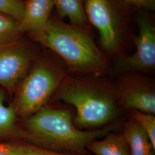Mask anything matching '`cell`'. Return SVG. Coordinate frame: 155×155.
I'll list each match as a JSON object with an SVG mask.
<instances>
[{"label": "cell", "mask_w": 155, "mask_h": 155, "mask_svg": "<svg viewBox=\"0 0 155 155\" xmlns=\"http://www.w3.org/2000/svg\"><path fill=\"white\" fill-rule=\"evenodd\" d=\"M56 92L59 100L75 109V125L81 129L107 125L119 115L116 84L103 77L68 74Z\"/></svg>", "instance_id": "1"}, {"label": "cell", "mask_w": 155, "mask_h": 155, "mask_svg": "<svg viewBox=\"0 0 155 155\" xmlns=\"http://www.w3.org/2000/svg\"><path fill=\"white\" fill-rule=\"evenodd\" d=\"M31 36L59 56L75 74L104 77L113 71L110 61L85 27L50 19L45 28Z\"/></svg>", "instance_id": "2"}, {"label": "cell", "mask_w": 155, "mask_h": 155, "mask_svg": "<svg viewBox=\"0 0 155 155\" xmlns=\"http://www.w3.org/2000/svg\"><path fill=\"white\" fill-rule=\"evenodd\" d=\"M117 126L113 122L102 129L84 130L75 125L70 111L47 106L26 117L24 122L25 137L31 145L63 153H88L89 143Z\"/></svg>", "instance_id": "3"}, {"label": "cell", "mask_w": 155, "mask_h": 155, "mask_svg": "<svg viewBox=\"0 0 155 155\" xmlns=\"http://www.w3.org/2000/svg\"><path fill=\"white\" fill-rule=\"evenodd\" d=\"M66 67L40 61L33 66L20 86L15 106L17 114L28 117L45 106L67 75Z\"/></svg>", "instance_id": "4"}, {"label": "cell", "mask_w": 155, "mask_h": 155, "mask_svg": "<svg viewBox=\"0 0 155 155\" xmlns=\"http://www.w3.org/2000/svg\"><path fill=\"white\" fill-rule=\"evenodd\" d=\"M116 0H85L84 11L99 32L101 44L109 53L116 52L124 33L122 11Z\"/></svg>", "instance_id": "5"}, {"label": "cell", "mask_w": 155, "mask_h": 155, "mask_svg": "<svg viewBox=\"0 0 155 155\" xmlns=\"http://www.w3.org/2000/svg\"><path fill=\"white\" fill-rule=\"evenodd\" d=\"M121 108L155 114V84L153 79L141 73H121L116 83Z\"/></svg>", "instance_id": "6"}, {"label": "cell", "mask_w": 155, "mask_h": 155, "mask_svg": "<svg viewBox=\"0 0 155 155\" xmlns=\"http://www.w3.org/2000/svg\"><path fill=\"white\" fill-rule=\"evenodd\" d=\"M139 34L136 39V51L133 54L120 58L114 67L119 73L152 71L155 68V28L145 15L137 20Z\"/></svg>", "instance_id": "7"}, {"label": "cell", "mask_w": 155, "mask_h": 155, "mask_svg": "<svg viewBox=\"0 0 155 155\" xmlns=\"http://www.w3.org/2000/svg\"><path fill=\"white\" fill-rule=\"evenodd\" d=\"M33 58L32 51L26 45L15 43L0 47V85L13 90Z\"/></svg>", "instance_id": "8"}, {"label": "cell", "mask_w": 155, "mask_h": 155, "mask_svg": "<svg viewBox=\"0 0 155 155\" xmlns=\"http://www.w3.org/2000/svg\"><path fill=\"white\" fill-rule=\"evenodd\" d=\"M54 6L52 0H28L21 21L24 31L34 33L45 28Z\"/></svg>", "instance_id": "9"}, {"label": "cell", "mask_w": 155, "mask_h": 155, "mask_svg": "<svg viewBox=\"0 0 155 155\" xmlns=\"http://www.w3.org/2000/svg\"><path fill=\"white\" fill-rule=\"evenodd\" d=\"M122 133L127 139L130 155H155V149L147 133L133 118L125 122Z\"/></svg>", "instance_id": "10"}, {"label": "cell", "mask_w": 155, "mask_h": 155, "mask_svg": "<svg viewBox=\"0 0 155 155\" xmlns=\"http://www.w3.org/2000/svg\"><path fill=\"white\" fill-rule=\"evenodd\" d=\"M102 138L91 141L87 145V150L95 155H130L129 145L124 133L113 130Z\"/></svg>", "instance_id": "11"}, {"label": "cell", "mask_w": 155, "mask_h": 155, "mask_svg": "<svg viewBox=\"0 0 155 155\" xmlns=\"http://www.w3.org/2000/svg\"><path fill=\"white\" fill-rule=\"evenodd\" d=\"M58 14L67 17L72 25L85 27L87 19L84 11L85 0H52Z\"/></svg>", "instance_id": "12"}, {"label": "cell", "mask_w": 155, "mask_h": 155, "mask_svg": "<svg viewBox=\"0 0 155 155\" xmlns=\"http://www.w3.org/2000/svg\"><path fill=\"white\" fill-rule=\"evenodd\" d=\"M24 32L19 20L0 13V47L15 43Z\"/></svg>", "instance_id": "13"}, {"label": "cell", "mask_w": 155, "mask_h": 155, "mask_svg": "<svg viewBox=\"0 0 155 155\" xmlns=\"http://www.w3.org/2000/svg\"><path fill=\"white\" fill-rule=\"evenodd\" d=\"M5 95L0 90V137H6L14 132L17 112L15 107L6 105Z\"/></svg>", "instance_id": "14"}, {"label": "cell", "mask_w": 155, "mask_h": 155, "mask_svg": "<svg viewBox=\"0 0 155 155\" xmlns=\"http://www.w3.org/2000/svg\"><path fill=\"white\" fill-rule=\"evenodd\" d=\"M131 117L139 123L147 133L150 142L155 149V116L137 110H130Z\"/></svg>", "instance_id": "15"}, {"label": "cell", "mask_w": 155, "mask_h": 155, "mask_svg": "<svg viewBox=\"0 0 155 155\" xmlns=\"http://www.w3.org/2000/svg\"><path fill=\"white\" fill-rule=\"evenodd\" d=\"M25 5V2L22 0H0V13L9 15L21 22Z\"/></svg>", "instance_id": "16"}, {"label": "cell", "mask_w": 155, "mask_h": 155, "mask_svg": "<svg viewBox=\"0 0 155 155\" xmlns=\"http://www.w3.org/2000/svg\"><path fill=\"white\" fill-rule=\"evenodd\" d=\"M27 144H0V155H25Z\"/></svg>", "instance_id": "17"}, {"label": "cell", "mask_w": 155, "mask_h": 155, "mask_svg": "<svg viewBox=\"0 0 155 155\" xmlns=\"http://www.w3.org/2000/svg\"><path fill=\"white\" fill-rule=\"evenodd\" d=\"M25 155H90V153H63L45 150L31 144H27V149Z\"/></svg>", "instance_id": "18"}, {"label": "cell", "mask_w": 155, "mask_h": 155, "mask_svg": "<svg viewBox=\"0 0 155 155\" xmlns=\"http://www.w3.org/2000/svg\"><path fill=\"white\" fill-rule=\"evenodd\" d=\"M128 2L131 3L134 5L144 8L148 9H155L154 0H125Z\"/></svg>", "instance_id": "19"}]
</instances>
